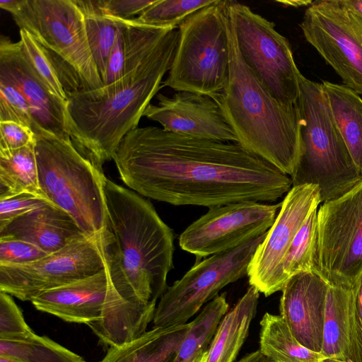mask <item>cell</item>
Wrapping results in <instances>:
<instances>
[{"mask_svg":"<svg viewBox=\"0 0 362 362\" xmlns=\"http://www.w3.org/2000/svg\"><path fill=\"white\" fill-rule=\"evenodd\" d=\"M206 351L199 354L191 362H204L206 359Z\"/></svg>","mask_w":362,"mask_h":362,"instance_id":"cell-44","label":"cell"},{"mask_svg":"<svg viewBox=\"0 0 362 362\" xmlns=\"http://www.w3.org/2000/svg\"><path fill=\"white\" fill-rule=\"evenodd\" d=\"M238 362H269L259 350L245 355Z\"/></svg>","mask_w":362,"mask_h":362,"instance_id":"cell-41","label":"cell"},{"mask_svg":"<svg viewBox=\"0 0 362 362\" xmlns=\"http://www.w3.org/2000/svg\"><path fill=\"white\" fill-rule=\"evenodd\" d=\"M0 356L22 362H86L82 356L34 332L17 340L0 339Z\"/></svg>","mask_w":362,"mask_h":362,"instance_id":"cell-30","label":"cell"},{"mask_svg":"<svg viewBox=\"0 0 362 362\" xmlns=\"http://www.w3.org/2000/svg\"><path fill=\"white\" fill-rule=\"evenodd\" d=\"M227 12L228 75L223 88L211 97L238 144L292 177L300 155L302 120L297 103H281L259 82L243 58Z\"/></svg>","mask_w":362,"mask_h":362,"instance_id":"cell-4","label":"cell"},{"mask_svg":"<svg viewBox=\"0 0 362 362\" xmlns=\"http://www.w3.org/2000/svg\"><path fill=\"white\" fill-rule=\"evenodd\" d=\"M319 362H351V361H341V360L331 358H324L322 360H320Z\"/></svg>","mask_w":362,"mask_h":362,"instance_id":"cell-46","label":"cell"},{"mask_svg":"<svg viewBox=\"0 0 362 362\" xmlns=\"http://www.w3.org/2000/svg\"><path fill=\"white\" fill-rule=\"evenodd\" d=\"M103 236L86 235L28 264L0 265V291L31 301L42 292L98 273L105 267Z\"/></svg>","mask_w":362,"mask_h":362,"instance_id":"cell-13","label":"cell"},{"mask_svg":"<svg viewBox=\"0 0 362 362\" xmlns=\"http://www.w3.org/2000/svg\"><path fill=\"white\" fill-rule=\"evenodd\" d=\"M39 185L44 197L68 213L88 236L102 237L107 218L103 170L74 145L53 135H35Z\"/></svg>","mask_w":362,"mask_h":362,"instance_id":"cell-7","label":"cell"},{"mask_svg":"<svg viewBox=\"0 0 362 362\" xmlns=\"http://www.w3.org/2000/svg\"><path fill=\"white\" fill-rule=\"evenodd\" d=\"M342 2L362 18V0H342Z\"/></svg>","mask_w":362,"mask_h":362,"instance_id":"cell-43","label":"cell"},{"mask_svg":"<svg viewBox=\"0 0 362 362\" xmlns=\"http://www.w3.org/2000/svg\"><path fill=\"white\" fill-rule=\"evenodd\" d=\"M349 361L362 362V276L356 286Z\"/></svg>","mask_w":362,"mask_h":362,"instance_id":"cell-40","label":"cell"},{"mask_svg":"<svg viewBox=\"0 0 362 362\" xmlns=\"http://www.w3.org/2000/svg\"><path fill=\"white\" fill-rule=\"evenodd\" d=\"M259 292L250 286L221 320L204 362H234L257 313Z\"/></svg>","mask_w":362,"mask_h":362,"instance_id":"cell-22","label":"cell"},{"mask_svg":"<svg viewBox=\"0 0 362 362\" xmlns=\"http://www.w3.org/2000/svg\"><path fill=\"white\" fill-rule=\"evenodd\" d=\"M228 310L226 293L208 303L190 322L174 362H191L199 354L206 351L221 320Z\"/></svg>","mask_w":362,"mask_h":362,"instance_id":"cell-29","label":"cell"},{"mask_svg":"<svg viewBox=\"0 0 362 362\" xmlns=\"http://www.w3.org/2000/svg\"><path fill=\"white\" fill-rule=\"evenodd\" d=\"M300 155L292 186L315 185L321 203L339 197L361 180L334 122L322 83L298 76Z\"/></svg>","mask_w":362,"mask_h":362,"instance_id":"cell-6","label":"cell"},{"mask_svg":"<svg viewBox=\"0 0 362 362\" xmlns=\"http://www.w3.org/2000/svg\"><path fill=\"white\" fill-rule=\"evenodd\" d=\"M0 7L47 52L66 95L103 86L76 0H1Z\"/></svg>","mask_w":362,"mask_h":362,"instance_id":"cell-5","label":"cell"},{"mask_svg":"<svg viewBox=\"0 0 362 362\" xmlns=\"http://www.w3.org/2000/svg\"><path fill=\"white\" fill-rule=\"evenodd\" d=\"M36 245L8 236H0V265L25 264L47 255Z\"/></svg>","mask_w":362,"mask_h":362,"instance_id":"cell-36","label":"cell"},{"mask_svg":"<svg viewBox=\"0 0 362 362\" xmlns=\"http://www.w3.org/2000/svg\"><path fill=\"white\" fill-rule=\"evenodd\" d=\"M33 332L11 296L0 291V339L17 340Z\"/></svg>","mask_w":362,"mask_h":362,"instance_id":"cell-35","label":"cell"},{"mask_svg":"<svg viewBox=\"0 0 362 362\" xmlns=\"http://www.w3.org/2000/svg\"><path fill=\"white\" fill-rule=\"evenodd\" d=\"M0 362H22L16 358L6 356H0Z\"/></svg>","mask_w":362,"mask_h":362,"instance_id":"cell-45","label":"cell"},{"mask_svg":"<svg viewBox=\"0 0 362 362\" xmlns=\"http://www.w3.org/2000/svg\"><path fill=\"white\" fill-rule=\"evenodd\" d=\"M21 193L46 199L39 185L35 142L16 150L0 151V198Z\"/></svg>","mask_w":362,"mask_h":362,"instance_id":"cell-27","label":"cell"},{"mask_svg":"<svg viewBox=\"0 0 362 362\" xmlns=\"http://www.w3.org/2000/svg\"><path fill=\"white\" fill-rule=\"evenodd\" d=\"M5 121L21 124L35 135L40 134L23 95L10 83L0 80V122Z\"/></svg>","mask_w":362,"mask_h":362,"instance_id":"cell-34","label":"cell"},{"mask_svg":"<svg viewBox=\"0 0 362 362\" xmlns=\"http://www.w3.org/2000/svg\"><path fill=\"white\" fill-rule=\"evenodd\" d=\"M86 235L68 213L52 204L25 214L0 229V236L30 243L47 254Z\"/></svg>","mask_w":362,"mask_h":362,"instance_id":"cell-20","label":"cell"},{"mask_svg":"<svg viewBox=\"0 0 362 362\" xmlns=\"http://www.w3.org/2000/svg\"><path fill=\"white\" fill-rule=\"evenodd\" d=\"M320 203V189L315 185L292 186L286 194L247 268L250 285L266 297L284 288L282 262L300 228Z\"/></svg>","mask_w":362,"mask_h":362,"instance_id":"cell-15","label":"cell"},{"mask_svg":"<svg viewBox=\"0 0 362 362\" xmlns=\"http://www.w3.org/2000/svg\"><path fill=\"white\" fill-rule=\"evenodd\" d=\"M48 204L52 203L43 197L29 193L0 198V229L16 218Z\"/></svg>","mask_w":362,"mask_h":362,"instance_id":"cell-37","label":"cell"},{"mask_svg":"<svg viewBox=\"0 0 362 362\" xmlns=\"http://www.w3.org/2000/svg\"><path fill=\"white\" fill-rule=\"evenodd\" d=\"M315 272L329 286L354 287L362 276V180L317 213Z\"/></svg>","mask_w":362,"mask_h":362,"instance_id":"cell-9","label":"cell"},{"mask_svg":"<svg viewBox=\"0 0 362 362\" xmlns=\"http://www.w3.org/2000/svg\"><path fill=\"white\" fill-rule=\"evenodd\" d=\"M322 85L334 122L362 174V98L344 85L327 81Z\"/></svg>","mask_w":362,"mask_h":362,"instance_id":"cell-25","label":"cell"},{"mask_svg":"<svg viewBox=\"0 0 362 362\" xmlns=\"http://www.w3.org/2000/svg\"><path fill=\"white\" fill-rule=\"evenodd\" d=\"M113 160L132 190L175 206L209 209L274 202L292 187L290 176L238 142L199 139L157 127L127 133Z\"/></svg>","mask_w":362,"mask_h":362,"instance_id":"cell-1","label":"cell"},{"mask_svg":"<svg viewBox=\"0 0 362 362\" xmlns=\"http://www.w3.org/2000/svg\"><path fill=\"white\" fill-rule=\"evenodd\" d=\"M216 0H156L134 20L144 25L175 29L189 15Z\"/></svg>","mask_w":362,"mask_h":362,"instance_id":"cell-32","label":"cell"},{"mask_svg":"<svg viewBox=\"0 0 362 362\" xmlns=\"http://www.w3.org/2000/svg\"><path fill=\"white\" fill-rule=\"evenodd\" d=\"M259 324V350L269 362H319L326 358L300 344L281 315L266 313Z\"/></svg>","mask_w":362,"mask_h":362,"instance_id":"cell-26","label":"cell"},{"mask_svg":"<svg viewBox=\"0 0 362 362\" xmlns=\"http://www.w3.org/2000/svg\"><path fill=\"white\" fill-rule=\"evenodd\" d=\"M281 203L240 202L216 206L192 222L179 237L180 247L197 257L236 247L266 233Z\"/></svg>","mask_w":362,"mask_h":362,"instance_id":"cell-14","label":"cell"},{"mask_svg":"<svg viewBox=\"0 0 362 362\" xmlns=\"http://www.w3.org/2000/svg\"><path fill=\"white\" fill-rule=\"evenodd\" d=\"M238 48L247 65L277 100L294 105L299 96L298 76L288 40L275 24L235 1H226Z\"/></svg>","mask_w":362,"mask_h":362,"instance_id":"cell-10","label":"cell"},{"mask_svg":"<svg viewBox=\"0 0 362 362\" xmlns=\"http://www.w3.org/2000/svg\"><path fill=\"white\" fill-rule=\"evenodd\" d=\"M328 284L315 272L291 277L281 291L280 315L297 341L320 353Z\"/></svg>","mask_w":362,"mask_h":362,"instance_id":"cell-18","label":"cell"},{"mask_svg":"<svg viewBox=\"0 0 362 362\" xmlns=\"http://www.w3.org/2000/svg\"><path fill=\"white\" fill-rule=\"evenodd\" d=\"M171 30L144 25L134 18L121 20L103 86L113 83L136 68Z\"/></svg>","mask_w":362,"mask_h":362,"instance_id":"cell-21","label":"cell"},{"mask_svg":"<svg viewBox=\"0 0 362 362\" xmlns=\"http://www.w3.org/2000/svg\"><path fill=\"white\" fill-rule=\"evenodd\" d=\"M0 80L12 85L25 98L40 135L71 140L67 100L48 89L23 57L18 42L4 35L0 39Z\"/></svg>","mask_w":362,"mask_h":362,"instance_id":"cell-16","label":"cell"},{"mask_svg":"<svg viewBox=\"0 0 362 362\" xmlns=\"http://www.w3.org/2000/svg\"><path fill=\"white\" fill-rule=\"evenodd\" d=\"M265 235L197 262L160 298L153 320V327L187 323L222 288L246 276L250 262Z\"/></svg>","mask_w":362,"mask_h":362,"instance_id":"cell-11","label":"cell"},{"mask_svg":"<svg viewBox=\"0 0 362 362\" xmlns=\"http://www.w3.org/2000/svg\"><path fill=\"white\" fill-rule=\"evenodd\" d=\"M104 192L107 218L103 246L117 311L124 322L147 327L158 299L168 288L174 233L143 196L107 178Z\"/></svg>","mask_w":362,"mask_h":362,"instance_id":"cell-2","label":"cell"},{"mask_svg":"<svg viewBox=\"0 0 362 362\" xmlns=\"http://www.w3.org/2000/svg\"><path fill=\"white\" fill-rule=\"evenodd\" d=\"M190 325L153 327L132 341L109 347L99 362H174Z\"/></svg>","mask_w":362,"mask_h":362,"instance_id":"cell-23","label":"cell"},{"mask_svg":"<svg viewBox=\"0 0 362 362\" xmlns=\"http://www.w3.org/2000/svg\"><path fill=\"white\" fill-rule=\"evenodd\" d=\"M179 37L170 30L132 71L112 84L67 95L70 136L75 147L95 166L113 159L124 136L138 127L151 99L162 88Z\"/></svg>","mask_w":362,"mask_h":362,"instance_id":"cell-3","label":"cell"},{"mask_svg":"<svg viewBox=\"0 0 362 362\" xmlns=\"http://www.w3.org/2000/svg\"><path fill=\"white\" fill-rule=\"evenodd\" d=\"M108 286L105 267L86 278L42 292L31 303L37 310L64 321L88 325L100 318Z\"/></svg>","mask_w":362,"mask_h":362,"instance_id":"cell-19","label":"cell"},{"mask_svg":"<svg viewBox=\"0 0 362 362\" xmlns=\"http://www.w3.org/2000/svg\"><path fill=\"white\" fill-rule=\"evenodd\" d=\"M277 3L281 4L286 7L298 8L302 6H310L313 1L311 0H286V1H276Z\"/></svg>","mask_w":362,"mask_h":362,"instance_id":"cell-42","label":"cell"},{"mask_svg":"<svg viewBox=\"0 0 362 362\" xmlns=\"http://www.w3.org/2000/svg\"><path fill=\"white\" fill-rule=\"evenodd\" d=\"M300 27L344 86L362 95V18L342 0H315Z\"/></svg>","mask_w":362,"mask_h":362,"instance_id":"cell-12","label":"cell"},{"mask_svg":"<svg viewBox=\"0 0 362 362\" xmlns=\"http://www.w3.org/2000/svg\"><path fill=\"white\" fill-rule=\"evenodd\" d=\"M157 105L149 104L144 116L165 131L199 139L238 142L237 136L212 97L177 91L172 97L158 93Z\"/></svg>","mask_w":362,"mask_h":362,"instance_id":"cell-17","label":"cell"},{"mask_svg":"<svg viewBox=\"0 0 362 362\" xmlns=\"http://www.w3.org/2000/svg\"><path fill=\"white\" fill-rule=\"evenodd\" d=\"M227 22L226 0H216L187 17L178 26L177 49L162 87L211 97L219 92L229 69Z\"/></svg>","mask_w":362,"mask_h":362,"instance_id":"cell-8","label":"cell"},{"mask_svg":"<svg viewBox=\"0 0 362 362\" xmlns=\"http://www.w3.org/2000/svg\"><path fill=\"white\" fill-rule=\"evenodd\" d=\"M156 0H98L100 6L107 15L121 20H130L140 15Z\"/></svg>","mask_w":362,"mask_h":362,"instance_id":"cell-39","label":"cell"},{"mask_svg":"<svg viewBox=\"0 0 362 362\" xmlns=\"http://www.w3.org/2000/svg\"><path fill=\"white\" fill-rule=\"evenodd\" d=\"M356 286H329L321 351L326 358L349 361Z\"/></svg>","mask_w":362,"mask_h":362,"instance_id":"cell-24","label":"cell"},{"mask_svg":"<svg viewBox=\"0 0 362 362\" xmlns=\"http://www.w3.org/2000/svg\"><path fill=\"white\" fill-rule=\"evenodd\" d=\"M85 19L88 44L103 83L121 19L106 14L98 0H76Z\"/></svg>","mask_w":362,"mask_h":362,"instance_id":"cell-28","label":"cell"},{"mask_svg":"<svg viewBox=\"0 0 362 362\" xmlns=\"http://www.w3.org/2000/svg\"><path fill=\"white\" fill-rule=\"evenodd\" d=\"M20 49L39 78L56 96L67 100V95L59 72L44 47L24 29L19 30Z\"/></svg>","mask_w":362,"mask_h":362,"instance_id":"cell-33","label":"cell"},{"mask_svg":"<svg viewBox=\"0 0 362 362\" xmlns=\"http://www.w3.org/2000/svg\"><path fill=\"white\" fill-rule=\"evenodd\" d=\"M317 213V209L307 218L282 262L281 274L284 286L291 277L299 273L315 272Z\"/></svg>","mask_w":362,"mask_h":362,"instance_id":"cell-31","label":"cell"},{"mask_svg":"<svg viewBox=\"0 0 362 362\" xmlns=\"http://www.w3.org/2000/svg\"><path fill=\"white\" fill-rule=\"evenodd\" d=\"M0 151L16 150L35 142L33 131L16 122H0Z\"/></svg>","mask_w":362,"mask_h":362,"instance_id":"cell-38","label":"cell"}]
</instances>
